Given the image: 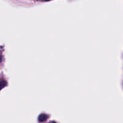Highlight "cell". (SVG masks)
I'll return each instance as SVG.
<instances>
[{
	"mask_svg": "<svg viewBox=\"0 0 123 123\" xmlns=\"http://www.w3.org/2000/svg\"><path fill=\"white\" fill-rule=\"evenodd\" d=\"M48 118V116L46 114H42L39 116L38 117V121L40 122H43L44 121H46Z\"/></svg>",
	"mask_w": 123,
	"mask_h": 123,
	"instance_id": "cell-1",
	"label": "cell"
},
{
	"mask_svg": "<svg viewBox=\"0 0 123 123\" xmlns=\"http://www.w3.org/2000/svg\"><path fill=\"white\" fill-rule=\"evenodd\" d=\"M7 84V82L6 80L2 79H0V90L2 89L3 88H4L5 86Z\"/></svg>",
	"mask_w": 123,
	"mask_h": 123,
	"instance_id": "cell-2",
	"label": "cell"
},
{
	"mask_svg": "<svg viewBox=\"0 0 123 123\" xmlns=\"http://www.w3.org/2000/svg\"><path fill=\"white\" fill-rule=\"evenodd\" d=\"M2 62H3V55H2L1 51H0V66H1V64H2Z\"/></svg>",
	"mask_w": 123,
	"mask_h": 123,
	"instance_id": "cell-3",
	"label": "cell"
}]
</instances>
